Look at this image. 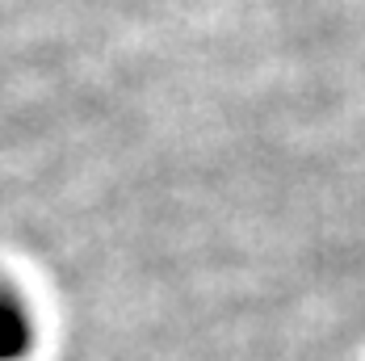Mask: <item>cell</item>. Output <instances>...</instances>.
Returning <instances> with one entry per match:
<instances>
[{
	"instance_id": "1",
	"label": "cell",
	"mask_w": 365,
	"mask_h": 361,
	"mask_svg": "<svg viewBox=\"0 0 365 361\" xmlns=\"http://www.w3.org/2000/svg\"><path fill=\"white\" fill-rule=\"evenodd\" d=\"M30 349V320L13 307L0 302V361H17Z\"/></svg>"
}]
</instances>
